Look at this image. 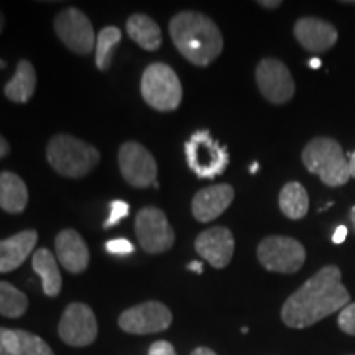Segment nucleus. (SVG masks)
<instances>
[{
	"label": "nucleus",
	"instance_id": "obj_15",
	"mask_svg": "<svg viewBox=\"0 0 355 355\" xmlns=\"http://www.w3.org/2000/svg\"><path fill=\"white\" fill-rule=\"evenodd\" d=\"M235 191L230 184H212L199 189L191 202V212L198 222H211L224 214L225 209L232 204Z\"/></svg>",
	"mask_w": 355,
	"mask_h": 355
},
{
	"label": "nucleus",
	"instance_id": "obj_35",
	"mask_svg": "<svg viewBox=\"0 0 355 355\" xmlns=\"http://www.w3.org/2000/svg\"><path fill=\"white\" fill-rule=\"evenodd\" d=\"M191 355H217V354L209 347H196L193 352H191Z\"/></svg>",
	"mask_w": 355,
	"mask_h": 355
},
{
	"label": "nucleus",
	"instance_id": "obj_39",
	"mask_svg": "<svg viewBox=\"0 0 355 355\" xmlns=\"http://www.w3.org/2000/svg\"><path fill=\"white\" fill-rule=\"evenodd\" d=\"M309 66H311V68H321V61L314 58L313 61H309Z\"/></svg>",
	"mask_w": 355,
	"mask_h": 355
},
{
	"label": "nucleus",
	"instance_id": "obj_34",
	"mask_svg": "<svg viewBox=\"0 0 355 355\" xmlns=\"http://www.w3.org/2000/svg\"><path fill=\"white\" fill-rule=\"evenodd\" d=\"M259 6L263 8H278L282 7V0H260Z\"/></svg>",
	"mask_w": 355,
	"mask_h": 355
},
{
	"label": "nucleus",
	"instance_id": "obj_26",
	"mask_svg": "<svg viewBox=\"0 0 355 355\" xmlns=\"http://www.w3.org/2000/svg\"><path fill=\"white\" fill-rule=\"evenodd\" d=\"M12 345L15 355H55L42 337L24 329H10Z\"/></svg>",
	"mask_w": 355,
	"mask_h": 355
},
{
	"label": "nucleus",
	"instance_id": "obj_37",
	"mask_svg": "<svg viewBox=\"0 0 355 355\" xmlns=\"http://www.w3.org/2000/svg\"><path fill=\"white\" fill-rule=\"evenodd\" d=\"M349 168H350V176L355 178V152L350 153V159H349Z\"/></svg>",
	"mask_w": 355,
	"mask_h": 355
},
{
	"label": "nucleus",
	"instance_id": "obj_14",
	"mask_svg": "<svg viewBox=\"0 0 355 355\" xmlns=\"http://www.w3.org/2000/svg\"><path fill=\"white\" fill-rule=\"evenodd\" d=\"M194 248L211 266L225 268L234 255V235L227 227H211L198 235Z\"/></svg>",
	"mask_w": 355,
	"mask_h": 355
},
{
	"label": "nucleus",
	"instance_id": "obj_40",
	"mask_svg": "<svg viewBox=\"0 0 355 355\" xmlns=\"http://www.w3.org/2000/svg\"><path fill=\"white\" fill-rule=\"evenodd\" d=\"M350 222H352V227L355 230V206L350 209Z\"/></svg>",
	"mask_w": 355,
	"mask_h": 355
},
{
	"label": "nucleus",
	"instance_id": "obj_12",
	"mask_svg": "<svg viewBox=\"0 0 355 355\" xmlns=\"http://www.w3.org/2000/svg\"><path fill=\"white\" fill-rule=\"evenodd\" d=\"M119 168L123 180L133 188H148L157 183V162L139 141L130 140L122 144L119 148Z\"/></svg>",
	"mask_w": 355,
	"mask_h": 355
},
{
	"label": "nucleus",
	"instance_id": "obj_30",
	"mask_svg": "<svg viewBox=\"0 0 355 355\" xmlns=\"http://www.w3.org/2000/svg\"><path fill=\"white\" fill-rule=\"evenodd\" d=\"M148 355H176V350L168 340H157L150 345Z\"/></svg>",
	"mask_w": 355,
	"mask_h": 355
},
{
	"label": "nucleus",
	"instance_id": "obj_23",
	"mask_svg": "<svg viewBox=\"0 0 355 355\" xmlns=\"http://www.w3.org/2000/svg\"><path fill=\"white\" fill-rule=\"evenodd\" d=\"M279 209L288 219L300 220L308 214L309 211V196L304 186L298 181H290L279 191L278 198Z\"/></svg>",
	"mask_w": 355,
	"mask_h": 355
},
{
	"label": "nucleus",
	"instance_id": "obj_10",
	"mask_svg": "<svg viewBox=\"0 0 355 355\" xmlns=\"http://www.w3.org/2000/svg\"><path fill=\"white\" fill-rule=\"evenodd\" d=\"M173 322V314L168 306L159 301H145L132 306L119 316V327L127 334L145 336L166 331Z\"/></svg>",
	"mask_w": 355,
	"mask_h": 355
},
{
	"label": "nucleus",
	"instance_id": "obj_32",
	"mask_svg": "<svg viewBox=\"0 0 355 355\" xmlns=\"http://www.w3.org/2000/svg\"><path fill=\"white\" fill-rule=\"evenodd\" d=\"M345 237H347V229H345L344 225H339V227L334 230V235H332V242L340 245V243H344Z\"/></svg>",
	"mask_w": 355,
	"mask_h": 355
},
{
	"label": "nucleus",
	"instance_id": "obj_41",
	"mask_svg": "<svg viewBox=\"0 0 355 355\" xmlns=\"http://www.w3.org/2000/svg\"><path fill=\"white\" fill-rule=\"evenodd\" d=\"M257 170H259V163H252L250 173H257Z\"/></svg>",
	"mask_w": 355,
	"mask_h": 355
},
{
	"label": "nucleus",
	"instance_id": "obj_24",
	"mask_svg": "<svg viewBox=\"0 0 355 355\" xmlns=\"http://www.w3.org/2000/svg\"><path fill=\"white\" fill-rule=\"evenodd\" d=\"M122 42V32L117 26H105L96 37V66L99 71H107L112 64L114 51Z\"/></svg>",
	"mask_w": 355,
	"mask_h": 355
},
{
	"label": "nucleus",
	"instance_id": "obj_2",
	"mask_svg": "<svg viewBox=\"0 0 355 355\" xmlns=\"http://www.w3.org/2000/svg\"><path fill=\"white\" fill-rule=\"evenodd\" d=\"M170 37L176 50L199 68L214 63L224 48L219 26L201 12L176 13L170 20Z\"/></svg>",
	"mask_w": 355,
	"mask_h": 355
},
{
	"label": "nucleus",
	"instance_id": "obj_11",
	"mask_svg": "<svg viewBox=\"0 0 355 355\" xmlns=\"http://www.w3.org/2000/svg\"><path fill=\"white\" fill-rule=\"evenodd\" d=\"M58 334L69 347L91 345L99 334L94 311L84 303L68 304L58 324Z\"/></svg>",
	"mask_w": 355,
	"mask_h": 355
},
{
	"label": "nucleus",
	"instance_id": "obj_19",
	"mask_svg": "<svg viewBox=\"0 0 355 355\" xmlns=\"http://www.w3.org/2000/svg\"><path fill=\"white\" fill-rule=\"evenodd\" d=\"M35 91H37V71L33 64L24 58L17 63L10 81H7L3 86V94L15 104H26L33 97Z\"/></svg>",
	"mask_w": 355,
	"mask_h": 355
},
{
	"label": "nucleus",
	"instance_id": "obj_21",
	"mask_svg": "<svg viewBox=\"0 0 355 355\" xmlns=\"http://www.w3.org/2000/svg\"><path fill=\"white\" fill-rule=\"evenodd\" d=\"M32 266L35 273L40 275L43 285V293L48 298H56L63 288V278H61L60 268H58L56 257L48 248H38L33 252Z\"/></svg>",
	"mask_w": 355,
	"mask_h": 355
},
{
	"label": "nucleus",
	"instance_id": "obj_28",
	"mask_svg": "<svg viewBox=\"0 0 355 355\" xmlns=\"http://www.w3.org/2000/svg\"><path fill=\"white\" fill-rule=\"evenodd\" d=\"M340 331L349 336H355V303H349L345 308L339 313V319H337Z\"/></svg>",
	"mask_w": 355,
	"mask_h": 355
},
{
	"label": "nucleus",
	"instance_id": "obj_25",
	"mask_svg": "<svg viewBox=\"0 0 355 355\" xmlns=\"http://www.w3.org/2000/svg\"><path fill=\"white\" fill-rule=\"evenodd\" d=\"M28 309V298L12 283L0 282V316L17 319Z\"/></svg>",
	"mask_w": 355,
	"mask_h": 355
},
{
	"label": "nucleus",
	"instance_id": "obj_13",
	"mask_svg": "<svg viewBox=\"0 0 355 355\" xmlns=\"http://www.w3.org/2000/svg\"><path fill=\"white\" fill-rule=\"evenodd\" d=\"M255 79L261 96L272 104H285L295 96L296 87L290 69L277 58L261 60L257 66Z\"/></svg>",
	"mask_w": 355,
	"mask_h": 355
},
{
	"label": "nucleus",
	"instance_id": "obj_20",
	"mask_svg": "<svg viewBox=\"0 0 355 355\" xmlns=\"http://www.w3.org/2000/svg\"><path fill=\"white\" fill-rule=\"evenodd\" d=\"M28 204L25 181L12 171H0V209L8 214H21Z\"/></svg>",
	"mask_w": 355,
	"mask_h": 355
},
{
	"label": "nucleus",
	"instance_id": "obj_29",
	"mask_svg": "<svg viewBox=\"0 0 355 355\" xmlns=\"http://www.w3.org/2000/svg\"><path fill=\"white\" fill-rule=\"evenodd\" d=\"M105 250H107L110 255L125 257L133 254V252H135V247H133V243L130 241H127V239H114V241H109L105 243Z\"/></svg>",
	"mask_w": 355,
	"mask_h": 355
},
{
	"label": "nucleus",
	"instance_id": "obj_27",
	"mask_svg": "<svg viewBox=\"0 0 355 355\" xmlns=\"http://www.w3.org/2000/svg\"><path fill=\"white\" fill-rule=\"evenodd\" d=\"M128 212H130V206H128V202L112 201L110 202L109 217H107V220L104 222V225H102V227L104 229L114 227V225H117L119 222L123 219V217L128 216Z\"/></svg>",
	"mask_w": 355,
	"mask_h": 355
},
{
	"label": "nucleus",
	"instance_id": "obj_22",
	"mask_svg": "<svg viewBox=\"0 0 355 355\" xmlns=\"http://www.w3.org/2000/svg\"><path fill=\"white\" fill-rule=\"evenodd\" d=\"M127 35L146 51H157L163 42L159 25L145 13H135L128 17Z\"/></svg>",
	"mask_w": 355,
	"mask_h": 355
},
{
	"label": "nucleus",
	"instance_id": "obj_1",
	"mask_svg": "<svg viewBox=\"0 0 355 355\" xmlns=\"http://www.w3.org/2000/svg\"><path fill=\"white\" fill-rule=\"evenodd\" d=\"M349 301L350 295L343 285V273L336 265H327L285 301L282 319L291 329H306L343 311Z\"/></svg>",
	"mask_w": 355,
	"mask_h": 355
},
{
	"label": "nucleus",
	"instance_id": "obj_16",
	"mask_svg": "<svg viewBox=\"0 0 355 355\" xmlns=\"http://www.w3.org/2000/svg\"><path fill=\"white\" fill-rule=\"evenodd\" d=\"M295 37L306 51L324 53L331 50L337 42V30L329 21H324L314 17H303L295 24Z\"/></svg>",
	"mask_w": 355,
	"mask_h": 355
},
{
	"label": "nucleus",
	"instance_id": "obj_9",
	"mask_svg": "<svg viewBox=\"0 0 355 355\" xmlns=\"http://www.w3.org/2000/svg\"><path fill=\"white\" fill-rule=\"evenodd\" d=\"M55 33L64 46L76 55H89L96 48L94 28L86 13L78 7H68L55 17Z\"/></svg>",
	"mask_w": 355,
	"mask_h": 355
},
{
	"label": "nucleus",
	"instance_id": "obj_6",
	"mask_svg": "<svg viewBox=\"0 0 355 355\" xmlns=\"http://www.w3.org/2000/svg\"><path fill=\"white\" fill-rule=\"evenodd\" d=\"M141 97L158 112H173L183 101V86L171 66L153 63L144 71L140 81Z\"/></svg>",
	"mask_w": 355,
	"mask_h": 355
},
{
	"label": "nucleus",
	"instance_id": "obj_18",
	"mask_svg": "<svg viewBox=\"0 0 355 355\" xmlns=\"http://www.w3.org/2000/svg\"><path fill=\"white\" fill-rule=\"evenodd\" d=\"M38 242V232L33 229L21 230L12 237L0 241V273L15 272L33 254Z\"/></svg>",
	"mask_w": 355,
	"mask_h": 355
},
{
	"label": "nucleus",
	"instance_id": "obj_4",
	"mask_svg": "<svg viewBox=\"0 0 355 355\" xmlns=\"http://www.w3.org/2000/svg\"><path fill=\"white\" fill-rule=\"evenodd\" d=\"M306 170L321 178L324 184L337 188L350 180L349 162L343 146L331 137H316L304 146L301 153Z\"/></svg>",
	"mask_w": 355,
	"mask_h": 355
},
{
	"label": "nucleus",
	"instance_id": "obj_31",
	"mask_svg": "<svg viewBox=\"0 0 355 355\" xmlns=\"http://www.w3.org/2000/svg\"><path fill=\"white\" fill-rule=\"evenodd\" d=\"M0 355H15L12 345L10 329H7V327H0Z\"/></svg>",
	"mask_w": 355,
	"mask_h": 355
},
{
	"label": "nucleus",
	"instance_id": "obj_38",
	"mask_svg": "<svg viewBox=\"0 0 355 355\" xmlns=\"http://www.w3.org/2000/svg\"><path fill=\"white\" fill-rule=\"evenodd\" d=\"M3 28H6V15H3V12L0 10V35H2Z\"/></svg>",
	"mask_w": 355,
	"mask_h": 355
},
{
	"label": "nucleus",
	"instance_id": "obj_3",
	"mask_svg": "<svg viewBox=\"0 0 355 355\" xmlns=\"http://www.w3.org/2000/svg\"><path fill=\"white\" fill-rule=\"evenodd\" d=\"M46 159L58 175L64 178H84L97 166L99 150L78 137L58 133L46 145Z\"/></svg>",
	"mask_w": 355,
	"mask_h": 355
},
{
	"label": "nucleus",
	"instance_id": "obj_33",
	"mask_svg": "<svg viewBox=\"0 0 355 355\" xmlns=\"http://www.w3.org/2000/svg\"><path fill=\"white\" fill-rule=\"evenodd\" d=\"M8 155H10V144H8V140L0 133V159L8 157Z\"/></svg>",
	"mask_w": 355,
	"mask_h": 355
},
{
	"label": "nucleus",
	"instance_id": "obj_42",
	"mask_svg": "<svg viewBox=\"0 0 355 355\" xmlns=\"http://www.w3.org/2000/svg\"><path fill=\"white\" fill-rule=\"evenodd\" d=\"M0 68H6V63L2 60H0Z\"/></svg>",
	"mask_w": 355,
	"mask_h": 355
},
{
	"label": "nucleus",
	"instance_id": "obj_17",
	"mask_svg": "<svg viewBox=\"0 0 355 355\" xmlns=\"http://www.w3.org/2000/svg\"><path fill=\"white\" fill-rule=\"evenodd\" d=\"M55 250L56 259L69 273H83L87 270L91 261L87 243L74 229H64L56 235Z\"/></svg>",
	"mask_w": 355,
	"mask_h": 355
},
{
	"label": "nucleus",
	"instance_id": "obj_36",
	"mask_svg": "<svg viewBox=\"0 0 355 355\" xmlns=\"http://www.w3.org/2000/svg\"><path fill=\"white\" fill-rule=\"evenodd\" d=\"M188 270H191V272H196L198 275L202 273V263L201 261H191V263H188Z\"/></svg>",
	"mask_w": 355,
	"mask_h": 355
},
{
	"label": "nucleus",
	"instance_id": "obj_8",
	"mask_svg": "<svg viewBox=\"0 0 355 355\" xmlns=\"http://www.w3.org/2000/svg\"><path fill=\"white\" fill-rule=\"evenodd\" d=\"M135 235L146 254H165L175 245L176 234L165 212L159 207L146 206L135 217Z\"/></svg>",
	"mask_w": 355,
	"mask_h": 355
},
{
	"label": "nucleus",
	"instance_id": "obj_7",
	"mask_svg": "<svg viewBox=\"0 0 355 355\" xmlns=\"http://www.w3.org/2000/svg\"><path fill=\"white\" fill-rule=\"evenodd\" d=\"M257 257L265 270L275 273H296L306 260L303 243L286 235H270L257 247Z\"/></svg>",
	"mask_w": 355,
	"mask_h": 355
},
{
	"label": "nucleus",
	"instance_id": "obj_5",
	"mask_svg": "<svg viewBox=\"0 0 355 355\" xmlns=\"http://www.w3.org/2000/svg\"><path fill=\"white\" fill-rule=\"evenodd\" d=\"M186 162L199 180H214L227 170L230 157L225 145H220L209 130L201 128L184 144Z\"/></svg>",
	"mask_w": 355,
	"mask_h": 355
}]
</instances>
